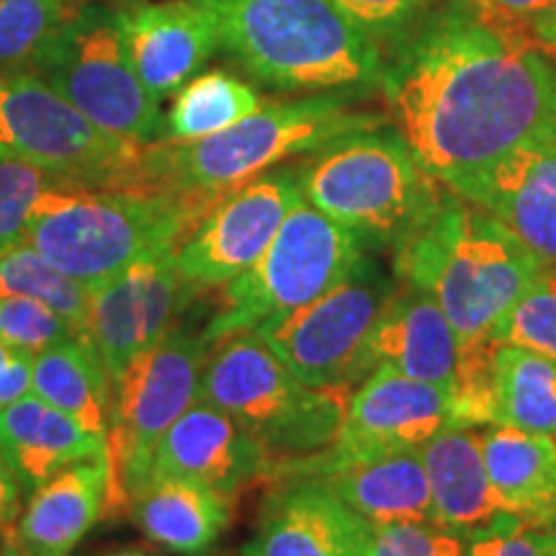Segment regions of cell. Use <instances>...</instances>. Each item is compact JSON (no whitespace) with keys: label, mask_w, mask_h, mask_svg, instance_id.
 Listing matches in <instances>:
<instances>
[{"label":"cell","mask_w":556,"mask_h":556,"mask_svg":"<svg viewBox=\"0 0 556 556\" xmlns=\"http://www.w3.org/2000/svg\"><path fill=\"white\" fill-rule=\"evenodd\" d=\"M212 345L204 332L176 325L148 353L131 361L114 381L109 428L111 518L129 510L150 475L157 443L199 400L201 374Z\"/></svg>","instance_id":"obj_11"},{"label":"cell","mask_w":556,"mask_h":556,"mask_svg":"<svg viewBox=\"0 0 556 556\" xmlns=\"http://www.w3.org/2000/svg\"><path fill=\"white\" fill-rule=\"evenodd\" d=\"M31 392L80 422L90 433L109 438L114 379L90 340L70 338L34 356Z\"/></svg>","instance_id":"obj_27"},{"label":"cell","mask_w":556,"mask_h":556,"mask_svg":"<svg viewBox=\"0 0 556 556\" xmlns=\"http://www.w3.org/2000/svg\"><path fill=\"white\" fill-rule=\"evenodd\" d=\"M397 289L394 270L364 255L343 281L307 307L261 323L253 332L307 387L353 389L368 374L366 348Z\"/></svg>","instance_id":"obj_12"},{"label":"cell","mask_w":556,"mask_h":556,"mask_svg":"<svg viewBox=\"0 0 556 556\" xmlns=\"http://www.w3.org/2000/svg\"><path fill=\"white\" fill-rule=\"evenodd\" d=\"M219 199L60 180L34 208L26 242L93 291L139 261L176 250Z\"/></svg>","instance_id":"obj_5"},{"label":"cell","mask_w":556,"mask_h":556,"mask_svg":"<svg viewBox=\"0 0 556 556\" xmlns=\"http://www.w3.org/2000/svg\"><path fill=\"white\" fill-rule=\"evenodd\" d=\"M348 18H353L381 47L387 50L392 41L407 34L438 0H332Z\"/></svg>","instance_id":"obj_38"},{"label":"cell","mask_w":556,"mask_h":556,"mask_svg":"<svg viewBox=\"0 0 556 556\" xmlns=\"http://www.w3.org/2000/svg\"><path fill=\"white\" fill-rule=\"evenodd\" d=\"M368 556H464V533L438 523L374 526Z\"/></svg>","instance_id":"obj_37"},{"label":"cell","mask_w":556,"mask_h":556,"mask_svg":"<svg viewBox=\"0 0 556 556\" xmlns=\"http://www.w3.org/2000/svg\"><path fill=\"white\" fill-rule=\"evenodd\" d=\"M544 263L503 222L448 189L433 219L394 250V278L433 294L458 345H467L503 340Z\"/></svg>","instance_id":"obj_2"},{"label":"cell","mask_w":556,"mask_h":556,"mask_svg":"<svg viewBox=\"0 0 556 556\" xmlns=\"http://www.w3.org/2000/svg\"><path fill=\"white\" fill-rule=\"evenodd\" d=\"M364 255L366 245L351 229L299 199L266 253L222 287V307L201 332L214 348L266 319L307 307L343 281Z\"/></svg>","instance_id":"obj_8"},{"label":"cell","mask_w":556,"mask_h":556,"mask_svg":"<svg viewBox=\"0 0 556 556\" xmlns=\"http://www.w3.org/2000/svg\"><path fill=\"white\" fill-rule=\"evenodd\" d=\"M0 296H26L47 304L83 330L90 289L47 261L29 242L0 253Z\"/></svg>","instance_id":"obj_30"},{"label":"cell","mask_w":556,"mask_h":556,"mask_svg":"<svg viewBox=\"0 0 556 556\" xmlns=\"http://www.w3.org/2000/svg\"><path fill=\"white\" fill-rule=\"evenodd\" d=\"M31 353L0 345V409L31 394Z\"/></svg>","instance_id":"obj_40"},{"label":"cell","mask_w":556,"mask_h":556,"mask_svg":"<svg viewBox=\"0 0 556 556\" xmlns=\"http://www.w3.org/2000/svg\"><path fill=\"white\" fill-rule=\"evenodd\" d=\"M232 500L189 479H148L131 497L135 526L165 552L201 556L229 526Z\"/></svg>","instance_id":"obj_24"},{"label":"cell","mask_w":556,"mask_h":556,"mask_svg":"<svg viewBox=\"0 0 556 556\" xmlns=\"http://www.w3.org/2000/svg\"><path fill=\"white\" fill-rule=\"evenodd\" d=\"M417 454L426 467L438 526L467 533L505 513L486 477L482 433L475 428H443Z\"/></svg>","instance_id":"obj_25"},{"label":"cell","mask_w":556,"mask_h":556,"mask_svg":"<svg viewBox=\"0 0 556 556\" xmlns=\"http://www.w3.org/2000/svg\"><path fill=\"white\" fill-rule=\"evenodd\" d=\"M302 199L294 168H274L227 191L176 248V263L197 291L227 287L274 242Z\"/></svg>","instance_id":"obj_14"},{"label":"cell","mask_w":556,"mask_h":556,"mask_svg":"<svg viewBox=\"0 0 556 556\" xmlns=\"http://www.w3.org/2000/svg\"><path fill=\"white\" fill-rule=\"evenodd\" d=\"M258 109L261 96L248 83L222 70H212L191 78L178 90L173 109L165 116L163 139L186 142V139L217 135Z\"/></svg>","instance_id":"obj_29"},{"label":"cell","mask_w":556,"mask_h":556,"mask_svg":"<svg viewBox=\"0 0 556 556\" xmlns=\"http://www.w3.org/2000/svg\"><path fill=\"white\" fill-rule=\"evenodd\" d=\"M371 531L323 479L289 477L263 503L242 556H368Z\"/></svg>","instance_id":"obj_17"},{"label":"cell","mask_w":556,"mask_h":556,"mask_svg":"<svg viewBox=\"0 0 556 556\" xmlns=\"http://www.w3.org/2000/svg\"><path fill=\"white\" fill-rule=\"evenodd\" d=\"M60 180L37 165L0 160V253L26 242L34 208L45 191H50Z\"/></svg>","instance_id":"obj_33"},{"label":"cell","mask_w":556,"mask_h":556,"mask_svg":"<svg viewBox=\"0 0 556 556\" xmlns=\"http://www.w3.org/2000/svg\"><path fill=\"white\" fill-rule=\"evenodd\" d=\"M356 99L358 93L348 90L309 93L261 106L217 135L144 144L139 191L206 193L219 199L291 157L309 155L351 131L387 124L377 111L356 109Z\"/></svg>","instance_id":"obj_4"},{"label":"cell","mask_w":556,"mask_h":556,"mask_svg":"<svg viewBox=\"0 0 556 556\" xmlns=\"http://www.w3.org/2000/svg\"><path fill=\"white\" fill-rule=\"evenodd\" d=\"M294 173L302 199L351 229L366 250H400L433 219L448 191L392 124L332 139Z\"/></svg>","instance_id":"obj_6"},{"label":"cell","mask_w":556,"mask_h":556,"mask_svg":"<svg viewBox=\"0 0 556 556\" xmlns=\"http://www.w3.org/2000/svg\"><path fill=\"white\" fill-rule=\"evenodd\" d=\"M505 343H518L556 358V263L546 261L507 319Z\"/></svg>","instance_id":"obj_35"},{"label":"cell","mask_w":556,"mask_h":556,"mask_svg":"<svg viewBox=\"0 0 556 556\" xmlns=\"http://www.w3.org/2000/svg\"><path fill=\"white\" fill-rule=\"evenodd\" d=\"M31 70L109 135L139 144L165 137L160 101L131 65L119 9L83 5L67 16Z\"/></svg>","instance_id":"obj_9"},{"label":"cell","mask_w":556,"mask_h":556,"mask_svg":"<svg viewBox=\"0 0 556 556\" xmlns=\"http://www.w3.org/2000/svg\"><path fill=\"white\" fill-rule=\"evenodd\" d=\"M0 556H31V554L26 552V548L21 546L16 539V541H5V544L0 546Z\"/></svg>","instance_id":"obj_42"},{"label":"cell","mask_w":556,"mask_h":556,"mask_svg":"<svg viewBox=\"0 0 556 556\" xmlns=\"http://www.w3.org/2000/svg\"><path fill=\"white\" fill-rule=\"evenodd\" d=\"M451 426L448 387L377 366L353 389L343 428L330 448L281 467V477H325L361 458L405 454Z\"/></svg>","instance_id":"obj_13"},{"label":"cell","mask_w":556,"mask_h":556,"mask_svg":"<svg viewBox=\"0 0 556 556\" xmlns=\"http://www.w3.org/2000/svg\"><path fill=\"white\" fill-rule=\"evenodd\" d=\"M106 556H155V554L142 552V548H122V552H114V554H106Z\"/></svg>","instance_id":"obj_43"},{"label":"cell","mask_w":556,"mask_h":556,"mask_svg":"<svg viewBox=\"0 0 556 556\" xmlns=\"http://www.w3.org/2000/svg\"><path fill=\"white\" fill-rule=\"evenodd\" d=\"M477 3L520 26L552 54L556 47V0H477Z\"/></svg>","instance_id":"obj_39"},{"label":"cell","mask_w":556,"mask_h":556,"mask_svg":"<svg viewBox=\"0 0 556 556\" xmlns=\"http://www.w3.org/2000/svg\"><path fill=\"white\" fill-rule=\"evenodd\" d=\"M544 556H556V544H554V546H552V548H548V552H546V554H544Z\"/></svg>","instance_id":"obj_44"},{"label":"cell","mask_w":556,"mask_h":556,"mask_svg":"<svg viewBox=\"0 0 556 556\" xmlns=\"http://www.w3.org/2000/svg\"><path fill=\"white\" fill-rule=\"evenodd\" d=\"M0 454L9 458L24 492L31 495L62 469L106 458L109 443L50 402L26 394L0 409Z\"/></svg>","instance_id":"obj_22"},{"label":"cell","mask_w":556,"mask_h":556,"mask_svg":"<svg viewBox=\"0 0 556 556\" xmlns=\"http://www.w3.org/2000/svg\"><path fill=\"white\" fill-rule=\"evenodd\" d=\"M497 426L556 435V358L518 343L497 348Z\"/></svg>","instance_id":"obj_28"},{"label":"cell","mask_w":556,"mask_h":556,"mask_svg":"<svg viewBox=\"0 0 556 556\" xmlns=\"http://www.w3.org/2000/svg\"><path fill=\"white\" fill-rule=\"evenodd\" d=\"M458 340L441 304L426 289L400 281L366 348L368 371L389 366L409 379L448 387Z\"/></svg>","instance_id":"obj_20"},{"label":"cell","mask_w":556,"mask_h":556,"mask_svg":"<svg viewBox=\"0 0 556 556\" xmlns=\"http://www.w3.org/2000/svg\"><path fill=\"white\" fill-rule=\"evenodd\" d=\"M78 336L80 330L47 304L26 296H0V345L37 356Z\"/></svg>","instance_id":"obj_34"},{"label":"cell","mask_w":556,"mask_h":556,"mask_svg":"<svg viewBox=\"0 0 556 556\" xmlns=\"http://www.w3.org/2000/svg\"><path fill=\"white\" fill-rule=\"evenodd\" d=\"M351 389L307 387L258 332L222 340L208 353L199 397L227 413L274 462L323 454L343 428Z\"/></svg>","instance_id":"obj_7"},{"label":"cell","mask_w":556,"mask_h":556,"mask_svg":"<svg viewBox=\"0 0 556 556\" xmlns=\"http://www.w3.org/2000/svg\"><path fill=\"white\" fill-rule=\"evenodd\" d=\"M319 479L371 526L438 523L417 451L361 458Z\"/></svg>","instance_id":"obj_23"},{"label":"cell","mask_w":556,"mask_h":556,"mask_svg":"<svg viewBox=\"0 0 556 556\" xmlns=\"http://www.w3.org/2000/svg\"><path fill=\"white\" fill-rule=\"evenodd\" d=\"M556 263V142H526L454 191Z\"/></svg>","instance_id":"obj_19"},{"label":"cell","mask_w":556,"mask_h":556,"mask_svg":"<svg viewBox=\"0 0 556 556\" xmlns=\"http://www.w3.org/2000/svg\"><path fill=\"white\" fill-rule=\"evenodd\" d=\"M124 39L144 88L163 101L197 78L219 50L212 13L197 0H163L122 11Z\"/></svg>","instance_id":"obj_18"},{"label":"cell","mask_w":556,"mask_h":556,"mask_svg":"<svg viewBox=\"0 0 556 556\" xmlns=\"http://www.w3.org/2000/svg\"><path fill=\"white\" fill-rule=\"evenodd\" d=\"M554 441H556V435H554Z\"/></svg>","instance_id":"obj_46"},{"label":"cell","mask_w":556,"mask_h":556,"mask_svg":"<svg viewBox=\"0 0 556 556\" xmlns=\"http://www.w3.org/2000/svg\"><path fill=\"white\" fill-rule=\"evenodd\" d=\"M505 340L458 345L454 379L448 384L451 426H497V348Z\"/></svg>","instance_id":"obj_31"},{"label":"cell","mask_w":556,"mask_h":556,"mask_svg":"<svg viewBox=\"0 0 556 556\" xmlns=\"http://www.w3.org/2000/svg\"><path fill=\"white\" fill-rule=\"evenodd\" d=\"M67 21L62 0H0V73H26Z\"/></svg>","instance_id":"obj_32"},{"label":"cell","mask_w":556,"mask_h":556,"mask_svg":"<svg viewBox=\"0 0 556 556\" xmlns=\"http://www.w3.org/2000/svg\"><path fill=\"white\" fill-rule=\"evenodd\" d=\"M219 47L263 86L289 93L379 88L384 52L332 0H197Z\"/></svg>","instance_id":"obj_3"},{"label":"cell","mask_w":556,"mask_h":556,"mask_svg":"<svg viewBox=\"0 0 556 556\" xmlns=\"http://www.w3.org/2000/svg\"><path fill=\"white\" fill-rule=\"evenodd\" d=\"M486 477L505 513L556 526V441L513 426L482 433Z\"/></svg>","instance_id":"obj_26"},{"label":"cell","mask_w":556,"mask_h":556,"mask_svg":"<svg viewBox=\"0 0 556 556\" xmlns=\"http://www.w3.org/2000/svg\"><path fill=\"white\" fill-rule=\"evenodd\" d=\"M552 58H554V60H556V47H554V50H552Z\"/></svg>","instance_id":"obj_45"},{"label":"cell","mask_w":556,"mask_h":556,"mask_svg":"<svg viewBox=\"0 0 556 556\" xmlns=\"http://www.w3.org/2000/svg\"><path fill=\"white\" fill-rule=\"evenodd\" d=\"M389 124L456 191L526 142H556V60L477 0H441L384 50Z\"/></svg>","instance_id":"obj_1"},{"label":"cell","mask_w":556,"mask_h":556,"mask_svg":"<svg viewBox=\"0 0 556 556\" xmlns=\"http://www.w3.org/2000/svg\"><path fill=\"white\" fill-rule=\"evenodd\" d=\"M144 144L109 135L34 73H0V160L90 189H139Z\"/></svg>","instance_id":"obj_10"},{"label":"cell","mask_w":556,"mask_h":556,"mask_svg":"<svg viewBox=\"0 0 556 556\" xmlns=\"http://www.w3.org/2000/svg\"><path fill=\"white\" fill-rule=\"evenodd\" d=\"M103 518H111L106 458L75 464L39 484L21 513L16 539L31 556H70Z\"/></svg>","instance_id":"obj_21"},{"label":"cell","mask_w":556,"mask_h":556,"mask_svg":"<svg viewBox=\"0 0 556 556\" xmlns=\"http://www.w3.org/2000/svg\"><path fill=\"white\" fill-rule=\"evenodd\" d=\"M197 291L176 263V250L135 263L90 291L80 336L99 351L111 379L178 325Z\"/></svg>","instance_id":"obj_15"},{"label":"cell","mask_w":556,"mask_h":556,"mask_svg":"<svg viewBox=\"0 0 556 556\" xmlns=\"http://www.w3.org/2000/svg\"><path fill=\"white\" fill-rule=\"evenodd\" d=\"M270 464L274 458L248 430L199 397L157 443L148 479H189L235 500L250 482L266 477Z\"/></svg>","instance_id":"obj_16"},{"label":"cell","mask_w":556,"mask_h":556,"mask_svg":"<svg viewBox=\"0 0 556 556\" xmlns=\"http://www.w3.org/2000/svg\"><path fill=\"white\" fill-rule=\"evenodd\" d=\"M554 544V526L500 513L464 533V556H544Z\"/></svg>","instance_id":"obj_36"},{"label":"cell","mask_w":556,"mask_h":556,"mask_svg":"<svg viewBox=\"0 0 556 556\" xmlns=\"http://www.w3.org/2000/svg\"><path fill=\"white\" fill-rule=\"evenodd\" d=\"M21 513H24V486L11 469L9 458L0 454V544L16 541Z\"/></svg>","instance_id":"obj_41"}]
</instances>
